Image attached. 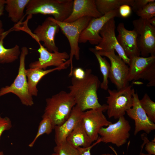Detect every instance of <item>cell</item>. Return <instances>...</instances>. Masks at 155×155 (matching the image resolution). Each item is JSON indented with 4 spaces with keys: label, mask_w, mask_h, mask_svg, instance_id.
<instances>
[{
    "label": "cell",
    "mask_w": 155,
    "mask_h": 155,
    "mask_svg": "<svg viewBox=\"0 0 155 155\" xmlns=\"http://www.w3.org/2000/svg\"><path fill=\"white\" fill-rule=\"evenodd\" d=\"M100 142H101V140L99 137L96 142L90 146L86 148L79 147L77 148L81 155H91L90 150L91 148L93 147Z\"/></svg>",
    "instance_id": "33"
},
{
    "label": "cell",
    "mask_w": 155,
    "mask_h": 155,
    "mask_svg": "<svg viewBox=\"0 0 155 155\" xmlns=\"http://www.w3.org/2000/svg\"><path fill=\"white\" fill-rule=\"evenodd\" d=\"M12 127L11 121L9 117L0 116V139L3 132L10 130Z\"/></svg>",
    "instance_id": "30"
},
{
    "label": "cell",
    "mask_w": 155,
    "mask_h": 155,
    "mask_svg": "<svg viewBox=\"0 0 155 155\" xmlns=\"http://www.w3.org/2000/svg\"><path fill=\"white\" fill-rule=\"evenodd\" d=\"M5 32L3 28L2 22L1 20H0V39Z\"/></svg>",
    "instance_id": "37"
},
{
    "label": "cell",
    "mask_w": 155,
    "mask_h": 155,
    "mask_svg": "<svg viewBox=\"0 0 155 155\" xmlns=\"http://www.w3.org/2000/svg\"><path fill=\"white\" fill-rule=\"evenodd\" d=\"M115 18L107 21L100 32L102 40L96 45L94 49L97 51L108 52L112 50L115 51L122 60L127 64L129 59L119 44L115 34Z\"/></svg>",
    "instance_id": "11"
},
{
    "label": "cell",
    "mask_w": 155,
    "mask_h": 155,
    "mask_svg": "<svg viewBox=\"0 0 155 155\" xmlns=\"http://www.w3.org/2000/svg\"><path fill=\"white\" fill-rule=\"evenodd\" d=\"M83 112L75 105L68 119L61 125L55 126V140L56 145L66 141L67 136L80 121Z\"/></svg>",
    "instance_id": "19"
},
{
    "label": "cell",
    "mask_w": 155,
    "mask_h": 155,
    "mask_svg": "<svg viewBox=\"0 0 155 155\" xmlns=\"http://www.w3.org/2000/svg\"><path fill=\"white\" fill-rule=\"evenodd\" d=\"M101 83L98 77L86 69L84 77L81 79L73 77L71 84L68 87L76 105L82 111L101 107L97 94Z\"/></svg>",
    "instance_id": "1"
},
{
    "label": "cell",
    "mask_w": 155,
    "mask_h": 155,
    "mask_svg": "<svg viewBox=\"0 0 155 155\" xmlns=\"http://www.w3.org/2000/svg\"><path fill=\"white\" fill-rule=\"evenodd\" d=\"M118 11L120 17L126 18L131 15L132 12V8L130 6L127 4H124L119 7Z\"/></svg>",
    "instance_id": "32"
},
{
    "label": "cell",
    "mask_w": 155,
    "mask_h": 155,
    "mask_svg": "<svg viewBox=\"0 0 155 155\" xmlns=\"http://www.w3.org/2000/svg\"><path fill=\"white\" fill-rule=\"evenodd\" d=\"M102 15L97 9L95 0H74L71 12L64 22L69 23L85 17L96 18Z\"/></svg>",
    "instance_id": "18"
},
{
    "label": "cell",
    "mask_w": 155,
    "mask_h": 155,
    "mask_svg": "<svg viewBox=\"0 0 155 155\" xmlns=\"http://www.w3.org/2000/svg\"><path fill=\"white\" fill-rule=\"evenodd\" d=\"M120 17L118 9L109 11L100 17L92 18L81 33L79 43L89 42L92 45H98L102 40L100 32L105 24L111 19Z\"/></svg>",
    "instance_id": "13"
},
{
    "label": "cell",
    "mask_w": 155,
    "mask_h": 155,
    "mask_svg": "<svg viewBox=\"0 0 155 155\" xmlns=\"http://www.w3.org/2000/svg\"><path fill=\"white\" fill-rule=\"evenodd\" d=\"M137 35V43L141 57L155 56V27L141 18L132 22Z\"/></svg>",
    "instance_id": "8"
},
{
    "label": "cell",
    "mask_w": 155,
    "mask_h": 155,
    "mask_svg": "<svg viewBox=\"0 0 155 155\" xmlns=\"http://www.w3.org/2000/svg\"><path fill=\"white\" fill-rule=\"evenodd\" d=\"M139 155H150L148 154H145L142 152H141Z\"/></svg>",
    "instance_id": "39"
},
{
    "label": "cell",
    "mask_w": 155,
    "mask_h": 155,
    "mask_svg": "<svg viewBox=\"0 0 155 155\" xmlns=\"http://www.w3.org/2000/svg\"><path fill=\"white\" fill-rule=\"evenodd\" d=\"M129 58L128 81L141 79L148 81L147 86H155V56H135Z\"/></svg>",
    "instance_id": "7"
},
{
    "label": "cell",
    "mask_w": 155,
    "mask_h": 155,
    "mask_svg": "<svg viewBox=\"0 0 155 155\" xmlns=\"http://www.w3.org/2000/svg\"><path fill=\"white\" fill-rule=\"evenodd\" d=\"M11 29L5 31L0 39V63L4 64L13 62L18 59L21 51L18 45H16L13 47L7 49L3 45V40Z\"/></svg>",
    "instance_id": "23"
},
{
    "label": "cell",
    "mask_w": 155,
    "mask_h": 155,
    "mask_svg": "<svg viewBox=\"0 0 155 155\" xmlns=\"http://www.w3.org/2000/svg\"><path fill=\"white\" fill-rule=\"evenodd\" d=\"M28 53L26 46L21 48L20 56V64L18 73L13 83L9 86L2 88L0 90V97L5 94L12 93L20 99L22 104L27 106H32L34 104L32 96L28 90L27 80L26 74L25 60Z\"/></svg>",
    "instance_id": "5"
},
{
    "label": "cell",
    "mask_w": 155,
    "mask_h": 155,
    "mask_svg": "<svg viewBox=\"0 0 155 155\" xmlns=\"http://www.w3.org/2000/svg\"><path fill=\"white\" fill-rule=\"evenodd\" d=\"M133 90L129 85L119 90L108 89L109 95L106 98L108 118L117 119L124 116L127 111L132 107Z\"/></svg>",
    "instance_id": "6"
},
{
    "label": "cell",
    "mask_w": 155,
    "mask_h": 155,
    "mask_svg": "<svg viewBox=\"0 0 155 155\" xmlns=\"http://www.w3.org/2000/svg\"><path fill=\"white\" fill-rule=\"evenodd\" d=\"M142 19L148 20L155 16V1L150 3L135 12Z\"/></svg>",
    "instance_id": "29"
},
{
    "label": "cell",
    "mask_w": 155,
    "mask_h": 155,
    "mask_svg": "<svg viewBox=\"0 0 155 155\" xmlns=\"http://www.w3.org/2000/svg\"><path fill=\"white\" fill-rule=\"evenodd\" d=\"M29 0H6L5 10L9 18L13 23H17L24 16V10Z\"/></svg>",
    "instance_id": "22"
},
{
    "label": "cell",
    "mask_w": 155,
    "mask_h": 155,
    "mask_svg": "<svg viewBox=\"0 0 155 155\" xmlns=\"http://www.w3.org/2000/svg\"><path fill=\"white\" fill-rule=\"evenodd\" d=\"M60 29L59 25L51 17H48L34 30L33 34L35 36L34 38L38 42H43L42 46L49 51H59L55 39L56 34L59 32Z\"/></svg>",
    "instance_id": "14"
},
{
    "label": "cell",
    "mask_w": 155,
    "mask_h": 155,
    "mask_svg": "<svg viewBox=\"0 0 155 155\" xmlns=\"http://www.w3.org/2000/svg\"><path fill=\"white\" fill-rule=\"evenodd\" d=\"M50 155H57V154L55 153H53Z\"/></svg>",
    "instance_id": "42"
},
{
    "label": "cell",
    "mask_w": 155,
    "mask_h": 155,
    "mask_svg": "<svg viewBox=\"0 0 155 155\" xmlns=\"http://www.w3.org/2000/svg\"><path fill=\"white\" fill-rule=\"evenodd\" d=\"M42 118L36 134L32 141L28 145L30 147L32 148L34 146L37 139L40 136L44 134L49 135L54 129L55 126L50 118L47 117Z\"/></svg>",
    "instance_id": "26"
},
{
    "label": "cell",
    "mask_w": 155,
    "mask_h": 155,
    "mask_svg": "<svg viewBox=\"0 0 155 155\" xmlns=\"http://www.w3.org/2000/svg\"><path fill=\"white\" fill-rule=\"evenodd\" d=\"M147 21L151 25L155 27V17L151 18Z\"/></svg>",
    "instance_id": "38"
},
{
    "label": "cell",
    "mask_w": 155,
    "mask_h": 155,
    "mask_svg": "<svg viewBox=\"0 0 155 155\" xmlns=\"http://www.w3.org/2000/svg\"><path fill=\"white\" fill-rule=\"evenodd\" d=\"M46 105L42 117L52 120L55 126L63 123L69 117L76 103L69 92L61 91L46 99Z\"/></svg>",
    "instance_id": "3"
},
{
    "label": "cell",
    "mask_w": 155,
    "mask_h": 155,
    "mask_svg": "<svg viewBox=\"0 0 155 155\" xmlns=\"http://www.w3.org/2000/svg\"><path fill=\"white\" fill-rule=\"evenodd\" d=\"M107 105L103 104L99 108L83 112L81 122L84 129L92 142L99 138L98 131L104 126H108L112 123L108 121L103 114Z\"/></svg>",
    "instance_id": "10"
},
{
    "label": "cell",
    "mask_w": 155,
    "mask_h": 155,
    "mask_svg": "<svg viewBox=\"0 0 155 155\" xmlns=\"http://www.w3.org/2000/svg\"><path fill=\"white\" fill-rule=\"evenodd\" d=\"M134 0H95L97 9L102 15L111 11L118 9L124 4L131 6Z\"/></svg>",
    "instance_id": "24"
},
{
    "label": "cell",
    "mask_w": 155,
    "mask_h": 155,
    "mask_svg": "<svg viewBox=\"0 0 155 155\" xmlns=\"http://www.w3.org/2000/svg\"><path fill=\"white\" fill-rule=\"evenodd\" d=\"M140 105L145 112L150 120L155 123V102L150 98L148 94H144L142 98L139 100Z\"/></svg>",
    "instance_id": "27"
},
{
    "label": "cell",
    "mask_w": 155,
    "mask_h": 155,
    "mask_svg": "<svg viewBox=\"0 0 155 155\" xmlns=\"http://www.w3.org/2000/svg\"><path fill=\"white\" fill-rule=\"evenodd\" d=\"M116 123L106 127H102L98 131L101 142L111 143L119 147L126 143L129 138L131 126L124 116L120 117Z\"/></svg>",
    "instance_id": "9"
},
{
    "label": "cell",
    "mask_w": 155,
    "mask_h": 155,
    "mask_svg": "<svg viewBox=\"0 0 155 155\" xmlns=\"http://www.w3.org/2000/svg\"><path fill=\"white\" fill-rule=\"evenodd\" d=\"M51 18L59 25L69 42L70 48L69 60L70 62L71 68L69 76H72L73 70V57H74L77 60L80 59V48L78 45L80 36L93 18L85 17L73 22L67 23L59 21L53 17Z\"/></svg>",
    "instance_id": "4"
},
{
    "label": "cell",
    "mask_w": 155,
    "mask_h": 155,
    "mask_svg": "<svg viewBox=\"0 0 155 155\" xmlns=\"http://www.w3.org/2000/svg\"><path fill=\"white\" fill-rule=\"evenodd\" d=\"M5 4V0H0V16L4 13Z\"/></svg>",
    "instance_id": "36"
},
{
    "label": "cell",
    "mask_w": 155,
    "mask_h": 155,
    "mask_svg": "<svg viewBox=\"0 0 155 155\" xmlns=\"http://www.w3.org/2000/svg\"><path fill=\"white\" fill-rule=\"evenodd\" d=\"M155 1V0H134L131 5L132 9L135 13L148 3Z\"/></svg>",
    "instance_id": "31"
},
{
    "label": "cell",
    "mask_w": 155,
    "mask_h": 155,
    "mask_svg": "<svg viewBox=\"0 0 155 155\" xmlns=\"http://www.w3.org/2000/svg\"><path fill=\"white\" fill-rule=\"evenodd\" d=\"M73 0H29L26 15L41 14L53 16L56 20L64 22L70 15Z\"/></svg>",
    "instance_id": "2"
},
{
    "label": "cell",
    "mask_w": 155,
    "mask_h": 155,
    "mask_svg": "<svg viewBox=\"0 0 155 155\" xmlns=\"http://www.w3.org/2000/svg\"><path fill=\"white\" fill-rule=\"evenodd\" d=\"M100 155H114L112 154H102Z\"/></svg>",
    "instance_id": "40"
},
{
    "label": "cell",
    "mask_w": 155,
    "mask_h": 155,
    "mask_svg": "<svg viewBox=\"0 0 155 155\" xmlns=\"http://www.w3.org/2000/svg\"><path fill=\"white\" fill-rule=\"evenodd\" d=\"M96 51L100 55L107 57L110 60L111 69L109 78L117 90L129 85L127 80L129 66L119 55H116L115 51L108 52Z\"/></svg>",
    "instance_id": "12"
},
{
    "label": "cell",
    "mask_w": 155,
    "mask_h": 155,
    "mask_svg": "<svg viewBox=\"0 0 155 155\" xmlns=\"http://www.w3.org/2000/svg\"><path fill=\"white\" fill-rule=\"evenodd\" d=\"M70 65L68 60L61 66L52 69L44 70L38 68H29L26 69V74L27 78L28 92L32 96H37L38 90L37 85L39 81L45 75L56 70H60L67 68Z\"/></svg>",
    "instance_id": "20"
},
{
    "label": "cell",
    "mask_w": 155,
    "mask_h": 155,
    "mask_svg": "<svg viewBox=\"0 0 155 155\" xmlns=\"http://www.w3.org/2000/svg\"><path fill=\"white\" fill-rule=\"evenodd\" d=\"M145 149L148 154L150 155H155V139L150 141L149 140L145 144Z\"/></svg>",
    "instance_id": "34"
},
{
    "label": "cell",
    "mask_w": 155,
    "mask_h": 155,
    "mask_svg": "<svg viewBox=\"0 0 155 155\" xmlns=\"http://www.w3.org/2000/svg\"><path fill=\"white\" fill-rule=\"evenodd\" d=\"M0 155H4L3 152V151H0Z\"/></svg>",
    "instance_id": "41"
},
{
    "label": "cell",
    "mask_w": 155,
    "mask_h": 155,
    "mask_svg": "<svg viewBox=\"0 0 155 155\" xmlns=\"http://www.w3.org/2000/svg\"><path fill=\"white\" fill-rule=\"evenodd\" d=\"M53 150L57 155H81L78 148L73 147L66 141L56 145Z\"/></svg>",
    "instance_id": "28"
},
{
    "label": "cell",
    "mask_w": 155,
    "mask_h": 155,
    "mask_svg": "<svg viewBox=\"0 0 155 155\" xmlns=\"http://www.w3.org/2000/svg\"><path fill=\"white\" fill-rule=\"evenodd\" d=\"M39 48L38 51L40 55L38 60L31 63L29 65V68H38L45 70L51 66L56 67L63 65L69 59V55L65 51L51 52L38 42Z\"/></svg>",
    "instance_id": "16"
},
{
    "label": "cell",
    "mask_w": 155,
    "mask_h": 155,
    "mask_svg": "<svg viewBox=\"0 0 155 155\" xmlns=\"http://www.w3.org/2000/svg\"><path fill=\"white\" fill-rule=\"evenodd\" d=\"M66 141L77 148L79 147H88L93 142L84 129L81 121L67 136Z\"/></svg>",
    "instance_id": "21"
},
{
    "label": "cell",
    "mask_w": 155,
    "mask_h": 155,
    "mask_svg": "<svg viewBox=\"0 0 155 155\" xmlns=\"http://www.w3.org/2000/svg\"><path fill=\"white\" fill-rule=\"evenodd\" d=\"M85 75V71L81 68H77L73 70L72 75L77 79H81L83 78Z\"/></svg>",
    "instance_id": "35"
},
{
    "label": "cell",
    "mask_w": 155,
    "mask_h": 155,
    "mask_svg": "<svg viewBox=\"0 0 155 155\" xmlns=\"http://www.w3.org/2000/svg\"><path fill=\"white\" fill-rule=\"evenodd\" d=\"M132 107L127 111L128 116L134 120L135 130L134 135H136L140 131H144L146 133L149 134L155 129V124L151 122L141 107L138 95L134 89L133 94Z\"/></svg>",
    "instance_id": "15"
},
{
    "label": "cell",
    "mask_w": 155,
    "mask_h": 155,
    "mask_svg": "<svg viewBox=\"0 0 155 155\" xmlns=\"http://www.w3.org/2000/svg\"><path fill=\"white\" fill-rule=\"evenodd\" d=\"M117 30L118 32L117 39L126 55L129 58L140 56L137 45V35L135 30H128L123 22L119 24Z\"/></svg>",
    "instance_id": "17"
},
{
    "label": "cell",
    "mask_w": 155,
    "mask_h": 155,
    "mask_svg": "<svg viewBox=\"0 0 155 155\" xmlns=\"http://www.w3.org/2000/svg\"><path fill=\"white\" fill-rule=\"evenodd\" d=\"M89 50L95 55L98 62L100 69L103 76V80L100 87L105 90L108 89V80L111 69V65L105 57H103L98 54L94 48H91Z\"/></svg>",
    "instance_id": "25"
}]
</instances>
